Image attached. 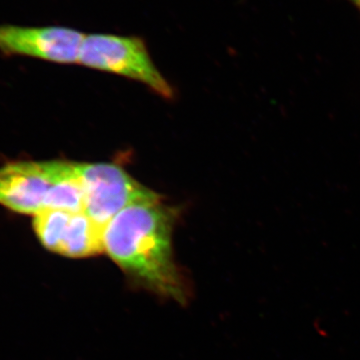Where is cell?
I'll use <instances>...</instances> for the list:
<instances>
[{"mask_svg": "<svg viewBox=\"0 0 360 360\" xmlns=\"http://www.w3.org/2000/svg\"><path fill=\"white\" fill-rule=\"evenodd\" d=\"M32 225L40 243L63 257H92L104 250V227L85 212L45 210L33 217Z\"/></svg>", "mask_w": 360, "mask_h": 360, "instance_id": "cell-5", "label": "cell"}, {"mask_svg": "<svg viewBox=\"0 0 360 360\" xmlns=\"http://www.w3.org/2000/svg\"><path fill=\"white\" fill-rule=\"evenodd\" d=\"M85 34L66 26L0 25V51L59 65L78 63Z\"/></svg>", "mask_w": 360, "mask_h": 360, "instance_id": "cell-6", "label": "cell"}, {"mask_svg": "<svg viewBox=\"0 0 360 360\" xmlns=\"http://www.w3.org/2000/svg\"><path fill=\"white\" fill-rule=\"evenodd\" d=\"M65 160L14 161L0 167V205L20 214L44 210L51 187L72 169Z\"/></svg>", "mask_w": 360, "mask_h": 360, "instance_id": "cell-4", "label": "cell"}, {"mask_svg": "<svg viewBox=\"0 0 360 360\" xmlns=\"http://www.w3.org/2000/svg\"><path fill=\"white\" fill-rule=\"evenodd\" d=\"M352 1L356 4V6L360 8V0H352Z\"/></svg>", "mask_w": 360, "mask_h": 360, "instance_id": "cell-8", "label": "cell"}, {"mask_svg": "<svg viewBox=\"0 0 360 360\" xmlns=\"http://www.w3.org/2000/svg\"><path fill=\"white\" fill-rule=\"evenodd\" d=\"M77 170L84 187V212L101 226L130 205L161 201L160 194L113 163L77 162Z\"/></svg>", "mask_w": 360, "mask_h": 360, "instance_id": "cell-3", "label": "cell"}, {"mask_svg": "<svg viewBox=\"0 0 360 360\" xmlns=\"http://www.w3.org/2000/svg\"><path fill=\"white\" fill-rule=\"evenodd\" d=\"M44 210L84 212V187L77 170V162L65 176L51 187L45 200Z\"/></svg>", "mask_w": 360, "mask_h": 360, "instance_id": "cell-7", "label": "cell"}, {"mask_svg": "<svg viewBox=\"0 0 360 360\" xmlns=\"http://www.w3.org/2000/svg\"><path fill=\"white\" fill-rule=\"evenodd\" d=\"M175 213L156 202L124 208L104 227V251L132 279L184 302L186 288L172 252Z\"/></svg>", "mask_w": 360, "mask_h": 360, "instance_id": "cell-1", "label": "cell"}, {"mask_svg": "<svg viewBox=\"0 0 360 360\" xmlns=\"http://www.w3.org/2000/svg\"><path fill=\"white\" fill-rule=\"evenodd\" d=\"M78 65L141 82L165 98L174 97V89L156 68L141 37L111 33L85 34Z\"/></svg>", "mask_w": 360, "mask_h": 360, "instance_id": "cell-2", "label": "cell"}]
</instances>
